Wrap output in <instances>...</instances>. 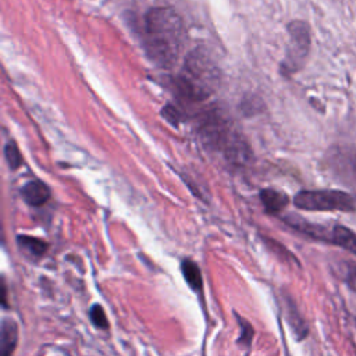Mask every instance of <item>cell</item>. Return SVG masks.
Masks as SVG:
<instances>
[{"label":"cell","instance_id":"18","mask_svg":"<svg viewBox=\"0 0 356 356\" xmlns=\"http://www.w3.org/2000/svg\"><path fill=\"white\" fill-rule=\"evenodd\" d=\"M348 282H349V285L356 291V268L349 273V275H348Z\"/></svg>","mask_w":356,"mask_h":356},{"label":"cell","instance_id":"13","mask_svg":"<svg viewBox=\"0 0 356 356\" xmlns=\"http://www.w3.org/2000/svg\"><path fill=\"white\" fill-rule=\"evenodd\" d=\"M288 312H289V316H288L289 325H291L292 331L295 332V335L299 339H302L303 337L307 335V327H306L303 318L299 316L296 307L292 305V302H288Z\"/></svg>","mask_w":356,"mask_h":356},{"label":"cell","instance_id":"5","mask_svg":"<svg viewBox=\"0 0 356 356\" xmlns=\"http://www.w3.org/2000/svg\"><path fill=\"white\" fill-rule=\"evenodd\" d=\"M288 32L289 44L282 61V72L289 75L299 71L309 56L310 31L303 21H293L288 25Z\"/></svg>","mask_w":356,"mask_h":356},{"label":"cell","instance_id":"10","mask_svg":"<svg viewBox=\"0 0 356 356\" xmlns=\"http://www.w3.org/2000/svg\"><path fill=\"white\" fill-rule=\"evenodd\" d=\"M18 341V328L14 320L4 318L1 323V355H10Z\"/></svg>","mask_w":356,"mask_h":356},{"label":"cell","instance_id":"6","mask_svg":"<svg viewBox=\"0 0 356 356\" xmlns=\"http://www.w3.org/2000/svg\"><path fill=\"white\" fill-rule=\"evenodd\" d=\"M331 167L337 177L356 193V149H337V152L331 154Z\"/></svg>","mask_w":356,"mask_h":356},{"label":"cell","instance_id":"7","mask_svg":"<svg viewBox=\"0 0 356 356\" xmlns=\"http://www.w3.org/2000/svg\"><path fill=\"white\" fill-rule=\"evenodd\" d=\"M24 200L31 206H42L50 197V189L42 181L33 179L26 182L21 189Z\"/></svg>","mask_w":356,"mask_h":356},{"label":"cell","instance_id":"9","mask_svg":"<svg viewBox=\"0 0 356 356\" xmlns=\"http://www.w3.org/2000/svg\"><path fill=\"white\" fill-rule=\"evenodd\" d=\"M260 200L267 213H280L289 203L286 193L277 189H263L260 192Z\"/></svg>","mask_w":356,"mask_h":356},{"label":"cell","instance_id":"11","mask_svg":"<svg viewBox=\"0 0 356 356\" xmlns=\"http://www.w3.org/2000/svg\"><path fill=\"white\" fill-rule=\"evenodd\" d=\"M17 242H18L19 249L24 250L25 254L35 257V259H40L47 250V243L38 238H33V236L19 235L17 238Z\"/></svg>","mask_w":356,"mask_h":356},{"label":"cell","instance_id":"14","mask_svg":"<svg viewBox=\"0 0 356 356\" xmlns=\"http://www.w3.org/2000/svg\"><path fill=\"white\" fill-rule=\"evenodd\" d=\"M4 156H6V160L8 163V167L11 170H17L21 163H22V157H21V153L17 147V145L14 142H8L4 147Z\"/></svg>","mask_w":356,"mask_h":356},{"label":"cell","instance_id":"15","mask_svg":"<svg viewBox=\"0 0 356 356\" xmlns=\"http://www.w3.org/2000/svg\"><path fill=\"white\" fill-rule=\"evenodd\" d=\"M89 316H90L92 323L97 328H108V321H107L106 313L100 305H93L89 310Z\"/></svg>","mask_w":356,"mask_h":356},{"label":"cell","instance_id":"4","mask_svg":"<svg viewBox=\"0 0 356 356\" xmlns=\"http://www.w3.org/2000/svg\"><path fill=\"white\" fill-rule=\"evenodd\" d=\"M293 204L310 211H356V196L332 189L302 191L293 197Z\"/></svg>","mask_w":356,"mask_h":356},{"label":"cell","instance_id":"8","mask_svg":"<svg viewBox=\"0 0 356 356\" xmlns=\"http://www.w3.org/2000/svg\"><path fill=\"white\" fill-rule=\"evenodd\" d=\"M327 242L334 243L356 256V234L343 225L331 227Z\"/></svg>","mask_w":356,"mask_h":356},{"label":"cell","instance_id":"3","mask_svg":"<svg viewBox=\"0 0 356 356\" xmlns=\"http://www.w3.org/2000/svg\"><path fill=\"white\" fill-rule=\"evenodd\" d=\"M221 72L213 57L204 49L192 50L174 79V86L188 100H204L218 86Z\"/></svg>","mask_w":356,"mask_h":356},{"label":"cell","instance_id":"1","mask_svg":"<svg viewBox=\"0 0 356 356\" xmlns=\"http://www.w3.org/2000/svg\"><path fill=\"white\" fill-rule=\"evenodd\" d=\"M185 26L170 7H154L145 15L143 46L147 57L161 68H172L185 43Z\"/></svg>","mask_w":356,"mask_h":356},{"label":"cell","instance_id":"12","mask_svg":"<svg viewBox=\"0 0 356 356\" xmlns=\"http://www.w3.org/2000/svg\"><path fill=\"white\" fill-rule=\"evenodd\" d=\"M181 271H182L184 278H185V281L188 282V285H189L193 291L199 292V291L202 289L203 281H202V273H200L197 264H196L195 261L186 259V260H184V261L181 263Z\"/></svg>","mask_w":356,"mask_h":356},{"label":"cell","instance_id":"2","mask_svg":"<svg viewBox=\"0 0 356 356\" xmlns=\"http://www.w3.org/2000/svg\"><path fill=\"white\" fill-rule=\"evenodd\" d=\"M199 132L203 142L221 152L229 163L243 165L252 159V150L246 139L220 110H210L203 114Z\"/></svg>","mask_w":356,"mask_h":356},{"label":"cell","instance_id":"16","mask_svg":"<svg viewBox=\"0 0 356 356\" xmlns=\"http://www.w3.org/2000/svg\"><path fill=\"white\" fill-rule=\"evenodd\" d=\"M238 320H239V325H241V338H239V342H242V343H245L246 346H249L250 342H252V338H253V328L250 327V324H249L246 320H243V318H241V317H238Z\"/></svg>","mask_w":356,"mask_h":356},{"label":"cell","instance_id":"17","mask_svg":"<svg viewBox=\"0 0 356 356\" xmlns=\"http://www.w3.org/2000/svg\"><path fill=\"white\" fill-rule=\"evenodd\" d=\"M161 115H163L167 121H170L171 124H177V122L179 121L178 111H177L172 106H167V107H164V108H163V111H161Z\"/></svg>","mask_w":356,"mask_h":356}]
</instances>
